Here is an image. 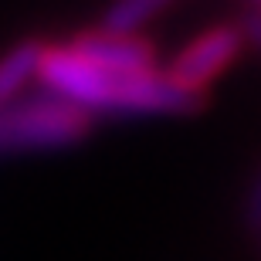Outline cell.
<instances>
[{
  "label": "cell",
  "instance_id": "cell-1",
  "mask_svg": "<svg viewBox=\"0 0 261 261\" xmlns=\"http://www.w3.org/2000/svg\"><path fill=\"white\" fill-rule=\"evenodd\" d=\"M38 78L51 95L85 112H136V116H190L203 109V95L187 92L166 78V71L106 75L71 55L68 48H44Z\"/></svg>",
  "mask_w": 261,
  "mask_h": 261
},
{
  "label": "cell",
  "instance_id": "cell-2",
  "mask_svg": "<svg viewBox=\"0 0 261 261\" xmlns=\"http://www.w3.org/2000/svg\"><path fill=\"white\" fill-rule=\"evenodd\" d=\"M92 119L58 95L14 98L0 106V153L20 149H58L85 139Z\"/></svg>",
  "mask_w": 261,
  "mask_h": 261
},
{
  "label": "cell",
  "instance_id": "cell-3",
  "mask_svg": "<svg viewBox=\"0 0 261 261\" xmlns=\"http://www.w3.org/2000/svg\"><path fill=\"white\" fill-rule=\"evenodd\" d=\"M241 48H244L241 28H238V24H217V28L197 34V38L170 61L166 78L176 82L180 88H187V92L203 95L214 78L224 75V71L238 61Z\"/></svg>",
  "mask_w": 261,
  "mask_h": 261
},
{
  "label": "cell",
  "instance_id": "cell-4",
  "mask_svg": "<svg viewBox=\"0 0 261 261\" xmlns=\"http://www.w3.org/2000/svg\"><path fill=\"white\" fill-rule=\"evenodd\" d=\"M71 55L88 61L92 68L106 71V75H139V71H153L156 51L149 41L136 38V34H106V31H88L78 34L71 44H65Z\"/></svg>",
  "mask_w": 261,
  "mask_h": 261
},
{
  "label": "cell",
  "instance_id": "cell-5",
  "mask_svg": "<svg viewBox=\"0 0 261 261\" xmlns=\"http://www.w3.org/2000/svg\"><path fill=\"white\" fill-rule=\"evenodd\" d=\"M44 55L41 41H24L17 48H10L0 58V106H7L17 98V92L28 85L31 78H38V65Z\"/></svg>",
  "mask_w": 261,
  "mask_h": 261
},
{
  "label": "cell",
  "instance_id": "cell-6",
  "mask_svg": "<svg viewBox=\"0 0 261 261\" xmlns=\"http://www.w3.org/2000/svg\"><path fill=\"white\" fill-rule=\"evenodd\" d=\"M166 4H173V0H116L102 17V31L106 34H136Z\"/></svg>",
  "mask_w": 261,
  "mask_h": 261
}]
</instances>
